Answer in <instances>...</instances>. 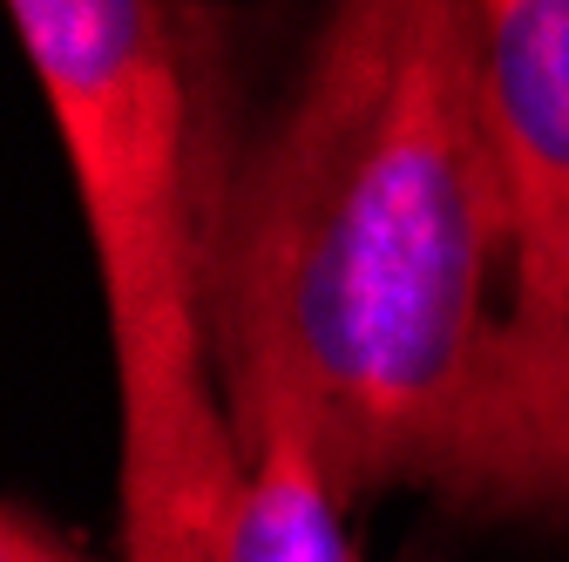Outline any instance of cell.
<instances>
[{"label":"cell","instance_id":"cell-1","mask_svg":"<svg viewBox=\"0 0 569 562\" xmlns=\"http://www.w3.org/2000/svg\"><path fill=\"white\" fill-rule=\"evenodd\" d=\"M495 258L475 0H326L284 102L210 157L203 345L238 448L292 434L339 509L435 488L502 319Z\"/></svg>","mask_w":569,"mask_h":562},{"label":"cell","instance_id":"cell-6","mask_svg":"<svg viewBox=\"0 0 569 562\" xmlns=\"http://www.w3.org/2000/svg\"><path fill=\"white\" fill-rule=\"evenodd\" d=\"M0 562H102V555H89L76 535L34 515L28 502H8V515H0Z\"/></svg>","mask_w":569,"mask_h":562},{"label":"cell","instance_id":"cell-4","mask_svg":"<svg viewBox=\"0 0 569 562\" xmlns=\"http://www.w3.org/2000/svg\"><path fill=\"white\" fill-rule=\"evenodd\" d=\"M475 21L509 271L529 278L569 244V0H475Z\"/></svg>","mask_w":569,"mask_h":562},{"label":"cell","instance_id":"cell-3","mask_svg":"<svg viewBox=\"0 0 569 562\" xmlns=\"http://www.w3.org/2000/svg\"><path fill=\"white\" fill-rule=\"evenodd\" d=\"M435 495L475 515H569V244L516 278Z\"/></svg>","mask_w":569,"mask_h":562},{"label":"cell","instance_id":"cell-5","mask_svg":"<svg viewBox=\"0 0 569 562\" xmlns=\"http://www.w3.org/2000/svg\"><path fill=\"white\" fill-rule=\"evenodd\" d=\"M163 562H367L346 535V509L326 488L319 461L292 441L271 434L251 448L244 481L231 502L197 522Z\"/></svg>","mask_w":569,"mask_h":562},{"label":"cell","instance_id":"cell-2","mask_svg":"<svg viewBox=\"0 0 569 562\" xmlns=\"http://www.w3.org/2000/svg\"><path fill=\"white\" fill-rule=\"evenodd\" d=\"M96 244L122 400V562L170 555L251 454L203 345V203L218 129L183 0H8Z\"/></svg>","mask_w":569,"mask_h":562}]
</instances>
